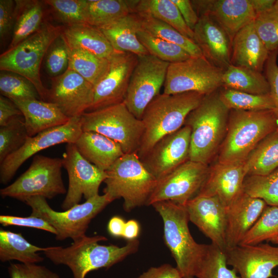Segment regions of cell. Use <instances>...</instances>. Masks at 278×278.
Listing matches in <instances>:
<instances>
[{
    "label": "cell",
    "mask_w": 278,
    "mask_h": 278,
    "mask_svg": "<svg viewBox=\"0 0 278 278\" xmlns=\"http://www.w3.org/2000/svg\"><path fill=\"white\" fill-rule=\"evenodd\" d=\"M107 240L106 237L101 235H84L66 247H45L43 253L54 264L67 266L73 278H85L89 272L101 268H109L138 249L140 242L137 239L128 241L123 247L98 244L99 241Z\"/></svg>",
    "instance_id": "1"
},
{
    "label": "cell",
    "mask_w": 278,
    "mask_h": 278,
    "mask_svg": "<svg viewBox=\"0 0 278 278\" xmlns=\"http://www.w3.org/2000/svg\"><path fill=\"white\" fill-rule=\"evenodd\" d=\"M230 111L217 90L190 112L184 125L191 129L189 160L206 165L212 160L224 139Z\"/></svg>",
    "instance_id": "2"
},
{
    "label": "cell",
    "mask_w": 278,
    "mask_h": 278,
    "mask_svg": "<svg viewBox=\"0 0 278 278\" xmlns=\"http://www.w3.org/2000/svg\"><path fill=\"white\" fill-rule=\"evenodd\" d=\"M204 95L194 92L159 94L148 105L142 121L144 130L137 154L142 159L164 136L182 128L186 117Z\"/></svg>",
    "instance_id": "3"
},
{
    "label": "cell",
    "mask_w": 278,
    "mask_h": 278,
    "mask_svg": "<svg viewBox=\"0 0 278 278\" xmlns=\"http://www.w3.org/2000/svg\"><path fill=\"white\" fill-rule=\"evenodd\" d=\"M277 129L278 116L274 110H231L218 162L245 161L262 140Z\"/></svg>",
    "instance_id": "4"
},
{
    "label": "cell",
    "mask_w": 278,
    "mask_h": 278,
    "mask_svg": "<svg viewBox=\"0 0 278 278\" xmlns=\"http://www.w3.org/2000/svg\"><path fill=\"white\" fill-rule=\"evenodd\" d=\"M151 205L163 220L164 242L182 278L195 277L208 245L198 244L194 239L188 228L189 220L185 206L170 201L157 202Z\"/></svg>",
    "instance_id": "5"
},
{
    "label": "cell",
    "mask_w": 278,
    "mask_h": 278,
    "mask_svg": "<svg viewBox=\"0 0 278 278\" xmlns=\"http://www.w3.org/2000/svg\"><path fill=\"white\" fill-rule=\"evenodd\" d=\"M106 171L103 193L112 201L122 198L126 212L147 205L158 180L144 167L137 152L124 154Z\"/></svg>",
    "instance_id": "6"
},
{
    "label": "cell",
    "mask_w": 278,
    "mask_h": 278,
    "mask_svg": "<svg viewBox=\"0 0 278 278\" xmlns=\"http://www.w3.org/2000/svg\"><path fill=\"white\" fill-rule=\"evenodd\" d=\"M62 28L45 21L38 30L0 56L1 71L14 73L29 80L43 101H47L48 89L41 81V63L50 45L61 35Z\"/></svg>",
    "instance_id": "7"
},
{
    "label": "cell",
    "mask_w": 278,
    "mask_h": 278,
    "mask_svg": "<svg viewBox=\"0 0 278 278\" xmlns=\"http://www.w3.org/2000/svg\"><path fill=\"white\" fill-rule=\"evenodd\" d=\"M112 202L107 195H98L63 212L54 210L41 196L30 197L25 203L31 208L30 215L44 219L55 229L56 240L75 241L85 235L91 220Z\"/></svg>",
    "instance_id": "8"
},
{
    "label": "cell",
    "mask_w": 278,
    "mask_h": 278,
    "mask_svg": "<svg viewBox=\"0 0 278 278\" xmlns=\"http://www.w3.org/2000/svg\"><path fill=\"white\" fill-rule=\"evenodd\" d=\"M81 117L83 131L95 132L114 141L125 154L137 152L144 124L124 102L85 112Z\"/></svg>",
    "instance_id": "9"
},
{
    "label": "cell",
    "mask_w": 278,
    "mask_h": 278,
    "mask_svg": "<svg viewBox=\"0 0 278 278\" xmlns=\"http://www.w3.org/2000/svg\"><path fill=\"white\" fill-rule=\"evenodd\" d=\"M62 159L36 154L29 168L12 184L1 189L0 195L2 198L25 202L34 196L51 199L66 194L62 178Z\"/></svg>",
    "instance_id": "10"
},
{
    "label": "cell",
    "mask_w": 278,
    "mask_h": 278,
    "mask_svg": "<svg viewBox=\"0 0 278 278\" xmlns=\"http://www.w3.org/2000/svg\"><path fill=\"white\" fill-rule=\"evenodd\" d=\"M223 71L204 56L170 63L164 83L163 93L172 95L194 92L206 95L222 87Z\"/></svg>",
    "instance_id": "11"
},
{
    "label": "cell",
    "mask_w": 278,
    "mask_h": 278,
    "mask_svg": "<svg viewBox=\"0 0 278 278\" xmlns=\"http://www.w3.org/2000/svg\"><path fill=\"white\" fill-rule=\"evenodd\" d=\"M169 64L150 54L137 56L124 101L137 118L141 120L146 107L160 94Z\"/></svg>",
    "instance_id": "12"
},
{
    "label": "cell",
    "mask_w": 278,
    "mask_h": 278,
    "mask_svg": "<svg viewBox=\"0 0 278 278\" xmlns=\"http://www.w3.org/2000/svg\"><path fill=\"white\" fill-rule=\"evenodd\" d=\"M82 132L81 117H77L71 118L65 124L29 136L21 148L0 163L1 183L9 182L20 166L31 157L57 144L75 143Z\"/></svg>",
    "instance_id": "13"
},
{
    "label": "cell",
    "mask_w": 278,
    "mask_h": 278,
    "mask_svg": "<svg viewBox=\"0 0 278 278\" xmlns=\"http://www.w3.org/2000/svg\"><path fill=\"white\" fill-rule=\"evenodd\" d=\"M62 159L68 177V189L61 205L65 211L79 204L82 197L86 200L99 195V186L107 175L84 158L74 143L67 144Z\"/></svg>",
    "instance_id": "14"
},
{
    "label": "cell",
    "mask_w": 278,
    "mask_h": 278,
    "mask_svg": "<svg viewBox=\"0 0 278 278\" xmlns=\"http://www.w3.org/2000/svg\"><path fill=\"white\" fill-rule=\"evenodd\" d=\"M208 165L188 160L158 181L147 205L170 201L184 205L199 193L208 175Z\"/></svg>",
    "instance_id": "15"
},
{
    "label": "cell",
    "mask_w": 278,
    "mask_h": 278,
    "mask_svg": "<svg viewBox=\"0 0 278 278\" xmlns=\"http://www.w3.org/2000/svg\"><path fill=\"white\" fill-rule=\"evenodd\" d=\"M191 129L184 125L159 140L141 161L158 181L189 160Z\"/></svg>",
    "instance_id": "16"
},
{
    "label": "cell",
    "mask_w": 278,
    "mask_h": 278,
    "mask_svg": "<svg viewBox=\"0 0 278 278\" xmlns=\"http://www.w3.org/2000/svg\"><path fill=\"white\" fill-rule=\"evenodd\" d=\"M109 61L108 72L94 86V98L89 112L119 104L125 100L137 56L116 51Z\"/></svg>",
    "instance_id": "17"
},
{
    "label": "cell",
    "mask_w": 278,
    "mask_h": 278,
    "mask_svg": "<svg viewBox=\"0 0 278 278\" xmlns=\"http://www.w3.org/2000/svg\"><path fill=\"white\" fill-rule=\"evenodd\" d=\"M47 101L56 104L68 118L81 117L91 106L94 85L75 71L67 68L51 78Z\"/></svg>",
    "instance_id": "18"
},
{
    "label": "cell",
    "mask_w": 278,
    "mask_h": 278,
    "mask_svg": "<svg viewBox=\"0 0 278 278\" xmlns=\"http://www.w3.org/2000/svg\"><path fill=\"white\" fill-rule=\"evenodd\" d=\"M227 264L240 278H270L278 267V246L269 244L238 245L225 252Z\"/></svg>",
    "instance_id": "19"
},
{
    "label": "cell",
    "mask_w": 278,
    "mask_h": 278,
    "mask_svg": "<svg viewBox=\"0 0 278 278\" xmlns=\"http://www.w3.org/2000/svg\"><path fill=\"white\" fill-rule=\"evenodd\" d=\"M189 220L225 252L226 207L216 196L197 195L184 205Z\"/></svg>",
    "instance_id": "20"
},
{
    "label": "cell",
    "mask_w": 278,
    "mask_h": 278,
    "mask_svg": "<svg viewBox=\"0 0 278 278\" xmlns=\"http://www.w3.org/2000/svg\"><path fill=\"white\" fill-rule=\"evenodd\" d=\"M199 17L207 15L226 31L230 39L254 21L256 14L250 0L191 1Z\"/></svg>",
    "instance_id": "21"
},
{
    "label": "cell",
    "mask_w": 278,
    "mask_h": 278,
    "mask_svg": "<svg viewBox=\"0 0 278 278\" xmlns=\"http://www.w3.org/2000/svg\"><path fill=\"white\" fill-rule=\"evenodd\" d=\"M247 176L245 161L217 162L210 168L207 179L197 195L216 196L227 208L244 192V182Z\"/></svg>",
    "instance_id": "22"
},
{
    "label": "cell",
    "mask_w": 278,
    "mask_h": 278,
    "mask_svg": "<svg viewBox=\"0 0 278 278\" xmlns=\"http://www.w3.org/2000/svg\"><path fill=\"white\" fill-rule=\"evenodd\" d=\"M193 31L194 41L203 56L224 71L231 64L232 54V41L226 31L207 15L199 16Z\"/></svg>",
    "instance_id": "23"
},
{
    "label": "cell",
    "mask_w": 278,
    "mask_h": 278,
    "mask_svg": "<svg viewBox=\"0 0 278 278\" xmlns=\"http://www.w3.org/2000/svg\"><path fill=\"white\" fill-rule=\"evenodd\" d=\"M267 205L263 199L244 192L226 208L227 250L239 245Z\"/></svg>",
    "instance_id": "24"
},
{
    "label": "cell",
    "mask_w": 278,
    "mask_h": 278,
    "mask_svg": "<svg viewBox=\"0 0 278 278\" xmlns=\"http://www.w3.org/2000/svg\"><path fill=\"white\" fill-rule=\"evenodd\" d=\"M269 54L253 22L240 29L234 37L232 41L231 64L262 72Z\"/></svg>",
    "instance_id": "25"
},
{
    "label": "cell",
    "mask_w": 278,
    "mask_h": 278,
    "mask_svg": "<svg viewBox=\"0 0 278 278\" xmlns=\"http://www.w3.org/2000/svg\"><path fill=\"white\" fill-rule=\"evenodd\" d=\"M12 101L22 113L29 137L65 124L70 119L56 104L51 102L37 99L15 100Z\"/></svg>",
    "instance_id": "26"
},
{
    "label": "cell",
    "mask_w": 278,
    "mask_h": 278,
    "mask_svg": "<svg viewBox=\"0 0 278 278\" xmlns=\"http://www.w3.org/2000/svg\"><path fill=\"white\" fill-rule=\"evenodd\" d=\"M74 144L84 158L104 171L125 154L119 144L95 132L83 131Z\"/></svg>",
    "instance_id": "27"
},
{
    "label": "cell",
    "mask_w": 278,
    "mask_h": 278,
    "mask_svg": "<svg viewBox=\"0 0 278 278\" xmlns=\"http://www.w3.org/2000/svg\"><path fill=\"white\" fill-rule=\"evenodd\" d=\"M98 28L116 51L130 53L137 56L149 54L137 37L142 27L136 13H129Z\"/></svg>",
    "instance_id": "28"
},
{
    "label": "cell",
    "mask_w": 278,
    "mask_h": 278,
    "mask_svg": "<svg viewBox=\"0 0 278 278\" xmlns=\"http://www.w3.org/2000/svg\"><path fill=\"white\" fill-rule=\"evenodd\" d=\"M61 36L69 49L82 50L107 59L116 52L98 28L87 24L63 27Z\"/></svg>",
    "instance_id": "29"
},
{
    "label": "cell",
    "mask_w": 278,
    "mask_h": 278,
    "mask_svg": "<svg viewBox=\"0 0 278 278\" xmlns=\"http://www.w3.org/2000/svg\"><path fill=\"white\" fill-rule=\"evenodd\" d=\"M14 23L11 41L12 48L38 30L45 14L44 2L37 0H15Z\"/></svg>",
    "instance_id": "30"
},
{
    "label": "cell",
    "mask_w": 278,
    "mask_h": 278,
    "mask_svg": "<svg viewBox=\"0 0 278 278\" xmlns=\"http://www.w3.org/2000/svg\"><path fill=\"white\" fill-rule=\"evenodd\" d=\"M138 1L85 0L86 22L100 28L131 13Z\"/></svg>",
    "instance_id": "31"
},
{
    "label": "cell",
    "mask_w": 278,
    "mask_h": 278,
    "mask_svg": "<svg viewBox=\"0 0 278 278\" xmlns=\"http://www.w3.org/2000/svg\"><path fill=\"white\" fill-rule=\"evenodd\" d=\"M45 248L34 246L20 233L0 230V260L6 262L16 260L21 263L37 264L44 260L38 252Z\"/></svg>",
    "instance_id": "32"
},
{
    "label": "cell",
    "mask_w": 278,
    "mask_h": 278,
    "mask_svg": "<svg viewBox=\"0 0 278 278\" xmlns=\"http://www.w3.org/2000/svg\"><path fill=\"white\" fill-rule=\"evenodd\" d=\"M222 87L253 94L270 92L269 83L262 72L230 64L223 72Z\"/></svg>",
    "instance_id": "33"
},
{
    "label": "cell",
    "mask_w": 278,
    "mask_h": 278,
    "mask_svg": "<svg viewBox=\"0 0 278 278\" xmlns=\"http://www.w3.org/2000/svg\"><path fill=\"white\" fill-rule=\"evenodd\" d=\"M245 163L247 176H265L278 167V129L257 144Z\"/></svg>",
    "instance_id": "34"
},
{
    "label": "cell",
    "mask_w": 278,
    "mask_h": 278,
    "mask_svg": "<svg viewBox=\"0 0 278 278\" xmlns=\"http://www.w3.org/2000/svg\"><path fill=\"white\" fill-rule=\"evenodd\" d=\"M135 13L150 15L172 26L195 42L194 31L186 24L171 0H138Z\"/></svg>",
    "instance_id": "35"
},
{
    "label": "cell",
    "mask_w": 278,
    "mask_h": 278,
    "mask_svg": "<svg viewBox=\"0 0 278 278\" xmlns=\"http://www.w3.org/2000/svg\"><path fill=\"white\" fill-rule=\"evenodd\" d=\"M140 20L142 29L149 33L169 42L177 44L186 50L191 57L203 56L197 44L172 26L150 15L136 13Z\"/></svg>",
    "instance_id": "36"
},
{
    "label": "cell",
    "mask_w": 278,
    "mask_h": 278,
    "mask_svg": "<svg viewBox=\"0 0 278 278\" xmlns=\"http://www.w3.org/2000/svg\"><path fill=\"white\" fill-rule=\"evenodd\" d=\"M68 68L78 73L94 86L104 77L109 68V59L99 58L79 49H68Z\"/></svg>",
    "instance_id": "37"
},
{
    "label": "cell",
    "mask_w": 278,
    "mask_h": 278,
    "mask_svg": "<svg viewBox=\"0 0 278 278\" xmlns=\"http://www.w3.org/2000/svg\"><path fill=\"white\" fill-rule=\"evenodd\" d=\"M219 97L230 110L256 111L274 110V104L270 93L253 94L223 88L219 91Z\"/></svg>",
    "instance_id": "38"
},
{
    "label": "cell",
    "mask_w": 278,
    "mask_h": 278,
    "mask_svg": "<svg viewBox=\"0 0 278 278\" xmlns=\"http://www.w3.org/2000/svg\"><path fill=\"white\" fill-rule=\"evenodd\" d=\"M137 37L148 53L169 63L186 60L190 55L180 46L154 36L142 28Z\"/></svg>",
    "instance_id": "39"
},
{
    "label": "cell",
    "mask_w": 278,
    "mask_h": 278,
    "mask_svg": "<svg viewBox=\"0 0 278 278\" xmlns=\"http://www.w3.org/2000/svg\"><path fill=\"white\" fill-rule=\"evenodd\" d=\"M278 236V206L267 205L239 245H256Z\"/></svg>",
    "instance_id": "40"
},
{
    "label": "cell",
    "mask_w": 278,
    "mask_h": 278,
    "mask_svg": "<svg viewBox=\"0 0 278 278\" xmlns=\"http://www.w3.org/2000/svg\"><path fill=\"white\" fill-rule=\"evenodd\" d=\"M244 191L263 199L268 205L278 206V167L265 176H247L244 182Z\"/></svg>",
    "instance_id": "41"
},
{
    "label": "cell",
    "mask_w": 278,
    "mask_h": 278,
    "mask_svg": "<svg viewBox=\"0 0 278 278\" xmlns=\"http://www.w3.org/2000/svg\"><path fill=\"white\" fill-rule=\"evenodd\" d=\"M225 253L212 244L196 273L197 278H240L234 269L228 267Z\"/></svg>",
    "instance_id": "42"
},
{
    "label": "cell",
    "mask_w": 278,
    "mask_h": 278,
    "mask_svg": "<svg viewBox=\"0 0 278 278\" xmlns=\"http://www.w3.org/2000/svg\"><path fill=\"white\" fill-rule=\"evenodd\" d=\"M28 137L23 116H16L0 126V163L21 148Z\"/></svg>",
    "instance_id": "43"
},
{
    "label": "cell",
    "mask_w": 278,
    "mask_h": 278,
    "mask_svg": "<svg viewBox=\"0 0 278 278\" xmlns=\"http://www.w3.org/2000/svg\"><path fill=\"white\" fill-rule=\"evenodd\" d=\"M0 92L11 100L40 98L34 85L27 79L18 74L1 71Z\"/></svg>",
    "instance_id": "44"
},
{
    "label": "cell",
    "mask_w": 278,
    "mask_h": 278,
    "mask_svg": "<svg viewBox=\"0 0 278 278\" xmlns=\"http://www.w3.org/2000/svg\"><path fill=\"white\" fill-rule=\"evenodd\" d=\"M55 16L65 26L86 24L85 0H45Z\"/></svg>",
    "instance_id": "45"
},
{
    "label": "cell",
    "mask_w": 278,
    "mask_h": 278,
    "mask_svg": "<svg viewBox=\"0 0 278 278\" xmlns=\"http://www.w3.org/2000/svg\"><path fill=\"white\" fill-rule=\"evenodd\" d=\"M254 24L268 51H278V5L275 3L272 8L257 15Z\"/></svg>",
    "instance_id": "46"
},
{
    "label": "cell",
    "mask_w": 278,
    "mask_h": 278,
    "mask_svg": "<svg viewBox=\"0 0 278 278\" xmlns=\"http://www.w3.org/2000/svg\"><path fill=\"white\" fill-rule=\"evenodd\" d=\"M68 47L61 34L50 45L45 56L47 73L53 77L64 73L68 66Z\"/></svg>",
    "instance_id": "47"
},
{
    "label": "cell",
    "mask_w": 278,
    "mask_h": 278,
    "mask_svg": "<svg viewBox=\"0 0 278 278\" xmlns=\"http://www.w3.org/2000/svg\"><path fill=\"white\" fill-rule=\"evenodd\" d=\"M8 272L10 278H60L57 273L37 264L10 263Z\"/></svg>",
    "instance_id": "48"
},
{
    "label": "cell",
    "mask_w": 278,
    "mask_h": 278,
    "mask_svg": "<svg viewBox=\"0 0 278 278\" xmlns=\"http://www.w3.org/2000/svg\"><path fill=\"white\" fill-rule=\"evenodd\" d=\"M0 223L3 226H18L38 229L56 234L55 229L44 219L34 216L19 217L8 215L0 216Z\"/></svg>",
    "instance_id": "49"
},
{
    "label": "cell",
    "mask_w": 278,
    "mask_h": 278,
    "mask_svg": "<svg viewBox=\"0 0 278 278\" xmlns=\"http://www.w3.org/2000/svg\"><path fill=\"white\" fill-rule=\"evenodd\" d=\"M278 51L270 53L264 68L265 77L270 85V94L274 104V111L278 116Z\"/></svg>",
    "instance_id": "50"
},
{
    "label": "cell",
    "mask_w": 278,
    "mask_h": 278,
    "mask_svg": "<svg viewBox=\"0 0 278 278\" xmlns=\"http://www.w3.org/2000/svg\"><path fill=\"white\" fill-rule=\"evenodd\" d=\"M15 1H0V38L4 40L11 31L14 23Z\"/></svg>",
    "instance_id": "51"
},
{
    "label": "cell",
    "mask_w": 278,
    "mask_h": 278,
    "mask_svg": "<svg viewBox=\"0 0 278 278\" xmlns=\"http://www.w3.org/2000/svg\"><path fill=\"white\" fill-rule=\"evenodd\" d=\"M137 278H182V276L176 267L165 264L150 267Z\"/></svg>",
    "instance_id": "52"
},
{
    "label": "cell",
    "mask_w": 278,
    "mask_h": 278,
    "mask_svg": "<svg viewBox=\"0 0 278 278\" xmlns=\"http://www.w3.org/2000/svg\"><path fill=\"white\" fill-rule=\"evenodd\" d=\"M178 8L181 15L188 26L194 30L199 17L193 6L191 1L171 0Z\"/></svg>",
    "instance_id": "53"
},
{
    "label": "cell",
    "mask_w": 278,
    "mask_h": 278,
    "mask_svg": "<svg viewBox=\"0 0 278 278\" xmlns=\"http://www.w3.org/2000/svg\"><path fill=\"white\" fill-rule=\"evenodd\" d=\"M23 116L18 106L10 99L0 96V126L6 125L12 118Z\"/></svg>",
    "instance_id": "54"
},
{
    "label": "cell",
    "mask_w": 278,
    "mask_h": 278,
    "mask_svg": "<svg viewBox=\"0 0 278 278\" xmlns=\"http://www.w3.org/2000/svg\"><path fill=\"white\" fill-rule=\"evenodd\" d=\"M125 223L124 219L119 216L112 217L108 224L109 233L115 237H122Z\"/></svg>",
    "instance_id": "55"
},
{
    "label": "cell",
    "mask_w": 278,
    "mask_h": 278,
    "mask_svg": "<svg viewBox=\"0 0 278 278\" xmlns=\"http://www.w3.org/2000/svg\"><path fill=\"white\" fill-rule=\"evenodd\" d=\"M140 231L139 223L135 220L131 219L126 222L122 237L128 241L136 239Z\"/></svg>",
    "instance_id": "56"
},
{
    "label": "cell",
    "mask_w": 278,
    "mask_h": 278,
    "mask_svg": "<svg viewBox=\"0 0 278 278\" xmlns=\"http://www.w3.org/2000/svg\"><path fill=\"white\" fill-rule=\"evenodd\" d=\"M251 4L257 15L265 12L272 8L275 0H250Z\"/></svg>",
    "instance_id": "57"
},
{
    "label": "cell",
    "mask_w": 278,
    "mask_h": 278,
    "mask_svg": "<svg viewBox=\"0 0 278 278\" xmlns=\"http://www.w3.org/2000/svg\"><path fill=\"white\" fill-rule=\"evenodd\" d=\"M270 241H271L272 242H273L274 244H275L276 245H277V246H278V236H277L275 238L271 239L270 240Z\"/></svg>",
    "instance_id": "58"
},
{
    "label": "cell",
    "mask_w": 278,
    "mask_h": 278,
    "mask_svg": "<svg viewBox=\"0 0 278 278\" xmlns=\"http://www.w3.org/2000/svg\"><path fill=\"white\" fill-rule=\"evenodd\" d=\"M275 4H276L277 5H278V0H276V1H275Z\"/></svg>",
    "instance_id": "59"
}]
</instances>
